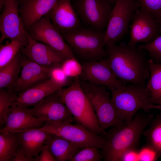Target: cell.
I'll return each mask as SVG.
<instances>
[{
    "mask_svg": "<svg viewBox=\"0 0 161 161\" xmlns=\"http://www.w3.org/2000/svg\"><path fill=\"white\" fill-rule=\"evenodd\" d=\"M105 48L112 72L123 85L146 86L150 73L145 50L123 42L109 44Z\"/></svg>",
    "mask_w": 161,
    "mask_h": 161,
    "instance_id": "1",
    "label": "cell"
},
{
    "mask_svg": "<svg viewBox=\"0 0 161 161\" xmlns=\"http://www.w3.org/2000/svg\"><path fill=\"white\" fill-rule=\"evenodd\" d=\"M153 115L145 112L137 113L126 125L114 127L109 132L102 149L105 161H119L126 151L137 148L145 128L150 125Z\"/></svg>",
    "mask_w": 161,
    "mask_h": 161,
    "instance_id": "2",
    "label": "cell"
},
{
    "mask_svg": "<svg viewBox=\"0 0 161 161\" xmlns=\"http://www.w3.org/2000/svg\"><path fill=\"white\" fill-rule=\"evenodd\" d=\"M56 92L77 123L97 134L107 137V132L100 126L95 110L80 85L79 78H74L68 87Z\"/></svg>",
    "mask_w": 161,
    "mask_h": 161,
    "instance_id": "3",
    "label": "cell"
},
{
    "mask_svg": "<svg viewBox=\"0 0 161 161\" xmlns=\"http://www.w3.org/2000/svg\"><path fill=\"white\" fill-rule=\"evenodd\" d=\"M105 33L106 30L99 31L81 26L61 34L78 60L91 62L108 58L104 45Z\"/></svg>",
    "mask_w": 161,
    "mask_h": 161,
    "instance_id": "4",
    "label": "cell"
},
{
    "mask_svg": "<svg viewBox=\"0 0 161 161\" xmlns=\"http://www.w3.org/2000/svg\"><path fill=\"white\" fill-rule=\"evenodd\" d=\"M112 93L111 100L118 115L126 125L140 109L148 111L154 105L151 92L145 86L132 84L122 89L108 87Z\"/></svg>",
    "mask_w": 161,
    "mask_h": 161,
    "instance_id": "5",
    "label": "cell"
},
{
    "mask_svg": "<svg viewBox=\"0 0 161 161\" xmlns=\"http://www.w3.org/2000/svg\"><path fill=\"white\" fill-rule=\"evenodd\" d=\"M79 80L83 89L93 107L99 124L103 129L126 125L118 115L106 86L94 85L80 79Z\"/></svg>",
    "mask_w": 161,
    "mask_h": 161,
    "instance_id": "6",
    "label": "cell"
},
{
    "mask_svg": "<svg viewBox=\"0 0 161 161\" xmlns=\"http://www.w3.org/2000/svg\"><path fill=\"white\" fill-rule=\"evenodd\" d=\"M39 129L70 141L81 149L92 147L102 149L107 139L105 136L97 134L78 123L73 124L69 122L45 121L44 125Z\"/></svg>",
    "mask_w": 161,
    "mask_h": 161,
    "instance_id": "7",
    "label": "cell"
},
{
    "mask_svg": "<svg viewBox=\"0 0 161 161\" xmlns=\"http://www.w3.org/2000/svg\"><path fill=\"white\" fill-rule=\"evenodd\" d=\"M138 0H117L106 30L104 45L117 44L129 32V24L140 8Z\"/></svg>",
    "mask_w": 161,
    "mask_h": 161,
    "instance_id": "8",
    "label": "cell"
},
{
    "mask_svg": "<svg viewBox=\"0 0 161 161\" xmlns=\"http://www.w3.org/2000/svg\"><path fill=\"white\" fill-rule=\"evenodd\" d=\"M73 7L82 23L95 30H106L112 5L105 0H74Z\"/></svg>",
    "mask_w": 161,
    "mask_h": 161,
    "instance_id": "9",
    "label": "cell"
},
{
    "mask_svg": "<svg viewBox=\"0 0 161 161\" xmlns=\"http://www.w3.org/2000/svg\"><path fill=\"white\" fill-rule=\"evenodd\" d=\"M19 1L7 0L0 17V44L6 38L17 41L22 46L29 43L28 33L24 28L18 10Z\"/></svg>",
    "mask_w": 161,
    "mask_h": 161,
    "instance_id": "10",
    "label": "cell"
},
{
    "mask_svg": "<svg viewBox=\"0 0 161 161\" xmlns=\"http://www.w3.org/2000/svg\"><path fill=\"white\" fill-rule=\"evenodd\" d=\"M27 31L35 40L51 47L66 57L76 58L61 33L52 23L48 15L33 24Z\"/></svg>",
    "mask_w": 161,
    "mask_h": 161,
    "instance_id": "11",
    "label": "cell"
},
{
    "mask_svg": "<svg viewBox=\"0 0 161 161\" xmlns=\"http://www.w3.org/2000/svg\"><path fill=\"white\" fill-rule=\"evenodd\" d=\"M131 22L130 45L149 43L160 35L158 23L151 13L143 8L140 7L136 11Z\"/></svg>",
    "mask_w": 161,
    "mask_h": 161,
    "instance_id": "12",
    "label": "cell"
},
{
    "mask_svg": "<svg viewBox=\"0 0 161 161\" xmlns=\"http://www.w3.org/2000/svg\"><path fill=\"white\" fill-rule=\"evenodd\" d=\"M82 71L79 78L92 84L122 89L125 85L114 76L108 58L91 62H81Z\"/></svg>",
    "mask_w": 161,
    "mask_h": 161,
    "instance_id": "13",
    "label": "cell"
},
{
    "mask_svg": "<svg viewBox=\"0 0 161 161\" xmlns=\"http://www.w3.org/2000/svg\"><path fill=\"white\" fill-rule=\"evenodd\" d=\"M28 45L22 46L20 51L28 59L39 65L49 69L61 67L69 58L51 47L35 40L28 33Z\"/></svg>",
    "mask_w": 161,
    "mask_h": 161,
    "instance_id": "14",
    "label": "cell"
},
{
    "mask_svg": "<svg viewBox=\"0 0 161 161\" xmlns=\"http://www.w3.org/2000/svg\"><path fill=\"white\" fill-rule=\"evenodd\" d=\"M29 112L31 114L45 121L72 123L74 121L56 91L41 100L33 108L29 109Z\"/></svg>",
    "mask_w": 161,
    "mask_h": 161,
    "instance_id": "15",
    "label": "cell"
},
{
    "mask_svg": "<svg viewBox=\"0 0 161 161\" xmlns=\"http://www.w3.org/2000/svg\"><path fill=\"white\" fill-rule=\"evenodd\" d=\"M21 61L22 69L21 74L13 89L15 92L18 93L24 91L50 78L52 69L39 65L22 54Z\"/></svg>",
    "mask_w": 161,
    "mask_h": 161,
    "instance_id": "16",
    "label": "cell"
},
{
    "mask_svg": "<svg viewBox=\"0 0 161 161\" xmlns=\"http://www.w3.org/2000/svg\"><path fill=\"white\" fill-rule=\"evenodd\" d=\"M72 0H58L46 15L54 27L61 33L74 30L81 26L79 18Z\"/></svg>",
    "mask_w": 161,
    "mask_h": 161,
    "instance_id": "17",
    "label": "cell"
},
{
    "mask_svg": "<svg viewBox=\"0 0 161 161\" xmlns=\"http://www.w3.org/2000/svg\"><path fill=\"white\" fill-rule=\"evenodd\" d=\"M29 109L13 103L9 109L6 123L3 128L0 130V133H8L42 127L45 121L30 114Z\"/></svg>",
    "mask_w": 161,
    "mask_h": 161,
    "instance_id": "18",
    "label": "cell"
},
{
    "mask_svg": "<svg viewBox=\"0 0 161 161\" xmlns=\"http://www.w3.org/2000/svg\"><path fill=\"white\" fill-rule=\"evenodd\" d=\"M58 0H19L18 12L26 30L47 14Z\"/></svg>",
    "mask_w": 161,
    "mask_h": 161,
    "instance_id": "19",
    "label": "cell"
},
{
    "mask_svg": "<svg viewBox=\"0 0 161 161\" xmlns=\"http://www.w3.org/2000/svg\"><path fill=\"white\" fill-rule=\"evenodd\" d=\"M39 128L15 131L18 136L21 149L28 158L38 157L45 142L52 134Z\"/></svg>",
    "mask_w": 161,
    "mask_h": 161,
    "instance_id": "20",
    "label": "cell"
},
{
    "mask_svg": "<svg viewBox=\"0 0 161 161\" xmlns=\"http://www.w3.org/2000/svg\"><path fill=\"white\" fill-rule=\"evenodd\" d=\"M62 88L50 78L41 84L18 92V99L14 103L18 106L26 108L35 106L41 100Z\"/></svg>",
    "mask_w": 161,
    "mask_h": 161,
    "instance_id": "21",
    "label": "cell"
},
{
    "mask_svg": "<svg viewBox=\"0 0 161 161\" xmlns=\"http://www.w3.org/2000/svg\"><path fill=\"white\" fill-rule=\"evenodd\" d=\"M44 144L48 146L56 161H69L81 149L75 143L52 134Z\"/></svg>",
    "mask_w": 161,
    "mask_h": 161,
    "instance_id": "22",
    "label": "cell"
},
{
    "mask_svg": "<svg viewBox=\"0 0 161 161\" xmlns=\"http://www.w3.org/2000/svg\"><path fill=\"white\" fill-rule=\"evenodd\" d=\"M20 51L8 64L0 69V89L13 90L22 69Z\"/></svg>",
    "mask_w": 161,
    "mask_h": 161,
    "instance_id": "23",
    "label": "cell"
},
{
    "mask_svg": "<svg viewBox=\"0 0 161 161\" xmlns=\"http://www.w3.org/2000/svg\"><path fill=\"white\" fill-rule=\"evenodd\" d=\"M20 147L16 132L0 133V161H11L16 156Z\"/></svg>",
    "mask_w": 161,
    "mask_h": 161,
    "instance_id": "24",
    "label": "cell"
},
{
    "mask_svg": "<svg viewBox=\"0 0 161 161\" xmlns=\"http://www.w3.org/2000/svg\"><path fill=\"white\" fill-rule=\"evenodd\" d=\"M150 76L146 86L150 90L154 105L161 104V63L149 59Z\"/></svg>",
    "mask_w": 161,
    "mask_h": 161,
    "instance_id": "25",
    "label": "cell"
},
{
    "mask_svg": "<svg viewBox=\"0 0 161 161\" xmlns=\"http://www.w3.org/2000/svg\"><path fill=\"white\" fill-rule=\"evenodd\" d=\"M146 145L154 149L161 156V113L153 118L150 127L143 133Z\"/></svg>",
    "mask_w": 161,
    "mask_h": 161,
    "instance_id": "26",
    "label": "cell"
},
{
    "mask_svg": "<svg viewBox=\"0 0 161 161\" xmlns=\"http://www.w3.org/2000/svg\"><path fill=\"white\" fill-rule=\"evenodd\" d=\"M18 98V93L14 91L0 89V130L5 124L9 109Z\"/></svg>",
    "mask_w": 161,
    "mask_h": 161,
    "instance_id": "27",
    "label": "cell"
},
{
    "mask_svg": "<svg viewBox=\"0 0 161 161\" xmlns=\"http://www.w3.org/2000/svg\"><path fill=\"white\" fill-rule=\"evenodd\" d=\"M22 46L17 41L0 45V69L9 64L20 51Z\"/></svg>",
    "mask_w": 161,
    "mask_h": 161,
    "instance_id": "28",
    "label": "cell"
},
{
    "mask_svg": "<svg viewBox=\"0 0 161 161\" xmlns=\"http://www.w3.org/2000/svg\"><path fill=\"white\" fill-rule=\"evenodd\" d=\"M145 50L149 59L156 63H161V35L152 41L138 46Z\"/></svg>",
    "mask_w": 161,
    "mask_h": 161,
    "instance_id": "29",
    "label": "cell"
},
{
    "mask_svg": "<svg viewBox=\"0 0 161 161\" xmlns=\"http://www.w3.org/2000/svg\"><path fill=\"white\" fill-rule=\"evenodd\" d=\"M96 147H88L80 150L69 161H100L103 155Z\"/></svg>",
    "mask_w": 161,
    "mask_h": 161,
    "instance_id": "30",
    "label": "cell"
},
{
    "mask_svg": "<svg viewBox=\"0 0 161 161\" xmlns=\"http://www.w3.org/2000/svg\"><path fill=\"white\" fill-rule=\"evenodd\" d=\"M61 67L67 77L74 79L78 78L82 71V64L76 58H68Z\"/></svg>",
    "mask_w": 161,
    "mask_h": 161,
    "instance_id": "31",
    "label": "cell"
},
{
    "mask_svg": "<svg viewBox=\"0 0 161 161\" xmlns=\"http://www.w3.org/2000/svg\"><path fill=\"white\" fill-rule=\"evenodd\" d=\"M140 7L151 13L158 21L161 16V0H138Z\"/></svg>",
    "mask_w": 161,
    "mask_h": 161,
    "instance_id": "32",
    "label": "cell"
},
{
    "mask_svg": "<svg viewBox=\"0 0 161 161\" xmlns=\"http://www.w3.org/2000/svg\"><path fill=\"white\" fill-rule=\"evenodd\" d=\"M50 78L63 88L70 86L74 79L67 77L61 67L52 69Z\"/></svg>",
    "mask_w": 161,
    "mask_h": 161,
    "instance_id": "33",
    "label": "cell"
},
{
    "mask_svg": "<svg viewBox=\"0 0 161 161\" xmlns=\"http://www.w3.org/2000/svg\"><path fill=\"white\" fill-rule=\"evenodd\" d=\"M160 157L154 149L147 145L139 150L138 161H154Z\"/></svg>",
    "mask_w": 161,
    "mask_h": 161,
    "instance_id": "34",
    "label": "cell"
},
{
    "mask_svg": "<svg viewBox=\"0 0 161 161\" xmlns=\"http://www.w3.org/2000/svg\"><path fill=\"white\" fill-rule=\"evenodd\" d=\"M56 160L48 146L44 144L39 155L35 158V161H56Z\"/></svg>",
    "mask_w": 161,
    "mask_h": 161,
    "instance_id": "35",
    "label": "cell"
},
{
    "mask_svg": "<svg viewBox=\"0 0 161 161\" xmlns=\"http://www.w3.org/2000/svg\"><path fill=\"white\" fill-rule=\"evenodd\" d=\"M139 150L137 148L129 149L125 152L120 158L119 161H138Z\"/></svg>",
    "mask_w": 161,
    "mask_h": 161,
    "instance_id": "36",
    "label": "cell"
},
{
    "mask_svg": "<svg viewBox=\"0 0 161 161\" xmlns=\"http://www.w3.org/2000/svg\"><path fill=\"white\" fill-rule=\"evenodd\" d=\"M35 158H29L27 157L23 153L20 147L18 149L17 154L11 161H35Z\"/></svg>",
    "mask_w": 161,
    "mask_h": 161,
    "instance_id": "37",
    "label": "cell"
},
{
    "mask_svg": "<svg viewBox=\"0 0 161 161\" xmlns=\"http://www.w3.org/2000/svg\"><path fill=\"white\" fill-rule=\"evenodd\" d=\"M7 0H0V11L2 10L6 3Z\"/></svg>",
    "mask_w": 161,
    "mask_h": 161,
    "instance_id": "38",
    "label": "cell"
},
{
    "mask_svg": "<svg viewBox=\"0 0 161 161\" xmlns=\"http://www.w3.org/2000/svg\"><path fill=\"white\" fill-rule=\"evenodd\" d=\"M150 109H156L161 110V105H154L150 107Z\"/></svg>",
    "mask_w": 161,
    "mask_h": 161,
    "instance_id": "39",
    "label": "cell"
},
{
    "mask_svg": "<svg viewBox=\"0 0 161 161\" xmlns=\"http://www.w3.org/2000/svg\"><path fill=\"white\" fill-rule=\"evenodd\" d=\"M112 6H114L117 0H105Z\"/></svg>",
    "mask_w": 161,
    "mask_h": 161,
    "instance_id": "40",
    "label": "cell"
},
{
    "mask_svg": "<svg viewBox=\"0 0 161 161\" xmlns=\"http://www.w3.org/2000/svg\"><path fill=\"white\" fill-rule=\"evenodd\" d=\"M158 23L159 25L160 33V35H161V16L159 20Z\"/></svg>",
    "mask_w": 161,
    "mask_h": 161,
    "instance_id": "41",
    "label": "cell"
},
{
    "mask_svg": "<svg viewBox=\"0 0 161 161\" xmlns=\"http://www.w3.org/2000/svg\"><path fill=\"white\" fill-rule=\"evenodd\" d=\"M72 0V1H73V0Z\"/></svg>",
    "mask_w": 161,
    "mask_h": 161,
    "instance_id": "42",
    "label": "cell"
},
{
    "mask_svg": "<svg viewBox=\"0 0 161 161\" xmlns=\"http://www.w3.org/2000/svg\"><path fill=\"white\" fill-rule=\"evenodd\" d=\"M18 0L19 1V0Z\"/></svg>",
    "mask_w": 161,
    "mask_h": 161,
    "instance_id": "43",
    "label": "cell"
},
{
    "mask_svg": "<svg viewBox=\"0 0 161 161\" xmlns=\"http://www.w3.org/2000/svg\"></svg>",
    "mask_w": 161,
    "mask_h": 161,
    "instance_id": "44",
    "label": "cell"
}]
</instances>
